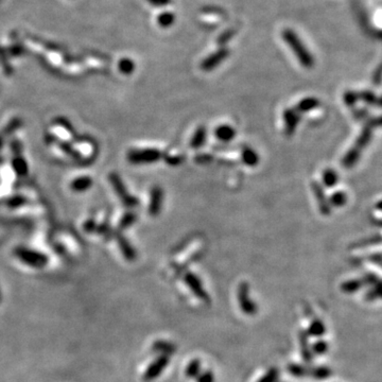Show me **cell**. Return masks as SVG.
Instances as JSON below:
<instances>
[{"label":"cell","mask_w":382,"mask_h":382,"mask_svg":"<svg viewBox=\"0 0 382 382\" xmlns=\"http://www.w3.org/2000/svg\"><path fill=\"white\" fill-rule=\"evenodd\" d=\"M359 98L363 99L364 101H367L368 103H370V104H376V102H377L376 96L374 95V93L371 92V91H364V92L360 93Z\"/></svg>","instance_id":"37"},{"label":"cell","mask_w":382,"mask_h":382,"mask_svg":"<svg viewBox=\"0 0 382 382\" xmlns=\"http://www.w3.org/2000/svg\"><path fill=\"white\" fill-rule=\"evenodd\" d=\"M215 135H216V137L218 140L222 141V142H229L235 138L236 131L232 125L222 124V125H219L217 127L216 131H215Z\"/></svg>","instance_id":"13"},{"label":"cell","mask_w":382,"mask_h":382,"mask_svg":"<svg viewBox=\"0 0 382 382\" xmlns=\"http://www.w3.org/2000/svg\"><path fill=\"white\" fill-rule=\"evenodd\" d=\"M307 334L313 337H322L325 334V326L320 320H314L310 324Z\"/></svg>","instance_id":"24"},{"label":"cell","mask_w":382,"mask_h":382,"mask_svg":"<svg viewBox=\"0 0 382 382\" xmlns=\"http://www.w3.org/2000/svg\"><path fill=\"white\" fill-rule=\"evenodd\" d=\"M359 96L357 95L356 92H353V91H346L345 95H344V102L346 103V105L348 106H352L354 105L357 100H358Z\"/></svg>","instance_id":"35"},{"label":"cell","mask_w":382,"mask_h":382,"mask_svg":"<svg viewBox=\"0 0 382 382\" xmlns=\"http://www.w3.org/2000/svg\"><path fill=\"white\" fill-rule=\"evenodd\" d=\"M300 345H301V352H302V356H303L304 360L307 361V362H310L312 359V353L309 348L307 331L302 330L300 333Z\"/></svg>","instance_id":"19"},{"label":"cell","mask_w":382,"mask_h":382,"mask_svg":"<svg viewBox=\"0 0 382 382\" xmlns=\"http://www.w3.org/2000/svg\"><path fill=\"white\" fill-rule=\"evenodd\" d=\"M13 168L15 170V172L18 175H25L28 172V166L27 164H25V161L20 157L14 158Z\"/></svg>","instance_id":"28"},{"label":"cell","mask_w":382,"mask_h":382,"mask_svg":"<svg viewBox=\"0 0 382 382\" xmlns=\"http://www.w3.org/2000/svg\"><path fill=\"white\" fill-rule=\"evenodd\" d=\"M327 350H328L327 343L324 341H319L313 345L311 352H313L314 354H317V355H323L327 352Z\"/></svg>","instance_id":"34"},{"label":"cell","mask_w":382,"mask_h":382,"mask_svg":"<svg viewBox=\"0 0 382 382\" xmlns=\"http://www.w3.org/2000/svg\"><path fill=\"white\" fill-rule=\"evenodd\" d=\"M175 15L172 12H163L158 15L157 22L161 28H169L174 23Z\"/></svg>","instance_id":"23"},{"label":"cell","mask_w":382,"mask_h":382,"mask_svg":"<svg viewBox=\"0 0 382 382\" xmlns=\"http://www.w3.org/2000/svg\"><path fill=\"white\" fill-rule=\"evenodd\" d=\"M16 257H18L24 265L30 266L32 268L41 269L47 266L48 258L44 254L32 251L24 248H17L15 250Z\"/></svg>","instance_id":"4"},{"label":"cell","mask_w":382,"mask_h":382,"mask_svg":"<svg viewBox=\"0 0 382 382\" xmlns=\"http://www.w3.org/2000/svg\"><path fill=\"white\" fill-rule=\"evenodd\" d=\"M311 187H312V191H313L314 195H316V199L318 201L321 214L324 215V216L330 215L331 205H330L328 199L326 198L324 189H323L322 185H320L318 182H312Z\"/></svg>","instance_id":"12"},{"label":"cell","mask_w":382,"mask_h":382,"mask_svg":"<svg viewBox=\"0 0 382 382\" xmlns=\"http://www.w3.org/2000/svg\"><path fill=\"white\" fill-rule=\"evenodd\" d=\"M309 375L317 379H325L330 376V371L327 368H317L309 370Z\"/></svg>","instance_id":"29"},{"label":"cell","mask_w":382,"mask_h":382,"mask_svg":"<svg viewBox=\"0 0 382 382\" xmlns=\"http://www.w3.org/2000/svg\"><path fill=\"white\" fill-rule=\"evenodd\" d=\"M184 279H185L186 285L190 288L191 292L195 296H197L199 300H201L203 302L209 301V296H208L207 292L205 291V289H204L200 278L197 275H194L193 273H190V272H188V273H186Z\"/></svg>","instance_id":"9"},{"label":"cell","mask_w":382,"mask_h":382,"mask_svg":"<svg viewBox=\"0 0 382 382\" xmlns=\"http://www.w3.org/2000/svg\"><path fill=\"white\" fill-rule=\"evenodd\" d=\"M91 184H92V181H91L90 177H88V176L79 177L71 183V189L73 191H78V192L85 191V190H87L88 188H90Z\"/></svg>","instance_id":"20"},{"label":"cell","mask_w":382,"mask_h":382,"mask_svg":"<svg viewBox=\"0 0 382 382\" xmlns=\"http://www.w3.org/2000/svg\"><path fill=\"white\" fill-rule=\"evenodd\" d=\"M147 1L156 6H166L172 2V0H147Z\"/></svg>","instance_id":"38"},{"label":"cell","mask_w":382,"mask_h":382,"mask_svg":"<svg viewBox=\"0 0 382 382\" xmlns=\"http://www.w3.org/2000/svg\"><path fill=\"white\" fill-rule=\"evenodd\" d=\"M108 177H109V182L112 183L116 193L118 194V197L120 198V200L123 203L124 206L135 207V206L138 205V203H139L138 200L132 197V195L129 193V191L126 190L125 186H124L123 182L121 181L120 176L116 173H110Z\"/></svg>","instance_id":"6"},{"label":"cell","mask_w":382,"mask_h":382,"mask_svg":"<svg viewBox=\"0 0 382 382\" xmlns=\"http://www.w3.org/2000/svg\"><path fill=\"white\" fill-rule=\"evenodd\" d=\"M20 202H21V199H19V198H15L14 200L10 201V206H13V207L18 206V205H20V204H19Z\"/></svg>","instance_id":"39"},{"label":"cell","mask_w":382,"mask_h":382,"mask_svg":"<svg viewBox=\"0 0 382 382\" xmlns=\"http://www.w3.org/2000/svg\"><path fill=\"white\" fill-rule=\"evenodd\" d=\"M201 361L199 359H193L187 365L185 370V375L188 378H197L201 374Z\"/></svg>","instance_id":"21"},{"label":"cell","mask_w":382,"mask_h":382,"mask_svg":"<svg viewBox=\"0 0 382 382\" xmlns=\"http://www.w3.org/2000/svg\"><path fill=\"white\" fill-rule=\"evenodd\" d=\"M377 126H382V117L374 118L373 120L369 121L364 125L362 132L359 135V137L357 138L354 144V147L346 153V155L343 158L342 164L345 168L353 167L357 161L359 160L362 151L364 150V148L368 147L369 142L372 139L374 129Z\"/></svg>","instance_id":"1"},{"label":"cell","mask_w":382,"mask_h":382,"mask_svg":"<svg viewBox=\"0 0 382 382\" xmlns=\"http://www.w3.org/2000/svg\"><path fill=\"white\" fill-rule=\"evenodd\" d=\"M198 382H215V375L211 371H205L197 377Z\"/></svg>","instance_id":"36"},{"label":"cell","mask_w":382,"mask_h":382,"mask_svg":"<svg viewBox=\"0 0 382 382\" xmlns=\"http://www.w3.org/2000/svg\"><path fill=\"white\" fill-rule=\"evenodd\" d=\"M241 158L243 163L249 167H255L259 163V156L256 153V151H254L252 148H249V147H245L242 150Z\"/></svg>","instance_id":"17"},{"label":"cell","mask_w":382,"mask_h":382,"mask_svg":"<svg viewBox=\"0 0 382 382\" xmlns=\"http://www.w3.org/2000/svg\"><path fill=\"white\" fill-rule=\"evenodd\" d=\"M361 283L359 280H351V282H346L342 285V290L346 293H352L356 290H358L360 288Z\"/></svg>","instance_id":"32"},{"label":"cell","mask_w":382,"mask_h":382,"mask_svg":"<svg viewBox=\"0 0 382 382\" xmlns=\"http://www.w3.org/2000/svg\"><path fill=\"white\" fill-rule=\"evenodd\" d=\"M163 154L157 149L146 148V149H134L127 153V159L131 164L143 165V164H153L158 161Z\"/></svg>","instance_id":"3"},{"label":"cell","mask_w":382,"mask_h":382,"mask_svg":"<svg viewBox=\"0 0 382 382\" xmlns=\"http://www.w3.org/2000/svg\"><path fill=\"white\" fill-rule=\"evenodd\" d=\"M136 218H137V217H136V215L134 214V212H127V214H125L122 217V219L120 221V225H119V226H120L121 229L129 227V226H131L135 222Z\"/></svg>","instance_id":"31"},{"label":"cell","mask_w":382,"mask_h":382,"mask_svg":"<svg viewBox=\"0 0 382 382\" xmlns=\"http://www.w3.org/2000/svg\"><path fill=\"white\" fill-rule=\"evenodd\" d=\"M168 363H169V357L160 355L158 358H156L149 365L146 372H144L142 376L143 381L150 382L152 380H155L157 377L160 376V374L165 371Z\"/></svg>","instance_id":"7"},{"label":"cell","mask_w":382,"mask_h":382,"mask_svg":"<svg viewBox=\"0 0 382 382\" xmlns=\"http://www.w3.org/2000/svg\"><path fill=\"white\" fill-rule=\"evenodd\" d=\"M347 202V195L343 191H336L330 197L329 203L331 206L335 207H342Z\"/></svg>","instance_id":"25"},{"label":"cell","mask_w":382,"mask_h":382,"mask_svg":"<svg viewBox=\"0 0 382 382\" xmlns=\"http://www.w3.org/2000/svg\"><path fill=\"white\" fill-rule=\"evenodd\" d=\"M283 37L287 44L291 47L292 51L296 57L299 58L300 63L304 66L310 68L313 66L314 61L312 55L309 53L308 49L304 46L300 37L296 35V33L291 29H285L283 31Z\"/></svg>","instance_id":"2"},{"label":"cell","mask_w":382,"mask_h":382,"mask_svg":"<svg viewBox=\"0 0 382 382\" xmlns=\"http://www.w3.org/2000/svg\"><path fill=\"white\" fill-rule=\"evenodd\" d=\"M320 106V100L313 97H308V98H304L303 100L300 101V103L296 105V109L299 110L300 113H307L310 112L312 109H316L317 107Z\"/></svg>","instance_id":"16"},{"label":"cell","mask_w":382,"mask_h":382,"mask_svg":"<svg viewBox=\"0 0 382 382\" xmlns=\"http://www.w3.org/2000/svg\"><path fill=\"white\" fill-rule=\"evenodd\" d=\"M301 121V113L296 108H287L284 112V122H285V133L287 136H291L297 125Z\"/></svg>","instance_id":"10"},{"label":"cell","mask_w":382,"mask_h":382,"mask_svg":"<svg viewBox=\"0 0 382 382\" xmlns=\"http://www.w3.org/2000/svg\"><path fill=\"white\" fill-rule=\"evenodd\" d=\"M152 350L156 353H159L160 355L169 357V355H172L175 353L176 347L172 343L167 342V341H161V340H159V341H156L154 344L152 345Z\"/></svg>","instance_id":"18"},{"label":"cell","mask_w":382,"mask_h":382,"mask_svg":"<svg viewBox=\"0 0 382 382\" xmlns=\"http://www.w3.org/2000/svg\"><path fill=\"white\" fill-rule=\"evenodd\" d=\"M164 202V191L158 186L153 187L150 195V204H149V214L153 217L159 215V212L163 208Z\"/></svg>","instance_id":"11"},{"label":"cell","mask_w":382,"mask_h":382,"mask_svg":"<svg viewBox=\"0 0 382 382\" xmlns=\"http://www.w3.org/2000/svg\"><path fill=\"white\" fill-rule=\"evenodd\" d=\"M1 296H2L1 295V290H0V302H1Z\"/></svg>","instance_id":"41"},{"label":"cell","mask_w":382,"mask_h":382,"mask_svg":"<svg viewBox=\"0 0 382 382\" xmlns=\"http://www.w3.org/2000/svg\"><path fill=\"white\" fill-rule=\"evenodd\" d=\"M288 371L290 372V374L294 377H304V376H309V370L306 369L303 365L300 364H290L288 367Z\"/></svg>","instance_id":"26"},{"label":"cell","mask_w":382,"mask_h":382,"mask_svg":"<svg viewBox=\"0 0 382 382\" xmlns=\"http://www.w3.org/2000/svg\"><path fill=\"white\" fill-rule=\"evenodd\" d=\"M207 138V131L205 126H199L197 131L194 132L192 138L190 140V147L192 149H200L206 142Z\"/></svg>","instance_id":"15"},{"label":"cell","mask_w":382,"mask_h":382,"mask_svg":"<svg viewBox=\"0 0 382 382\" xmlns=\"http://www.w3.org/2000/svg\"><path fill=\"white\" fill-rule=\"evenodd\" d=\"M229 51L225 47H220L216 52L208 55L204 61L201 63V69L203 71H211L214 70L217 66L222 63L224 59L228 56Z\"/></svg>","instance_id":"8"},{"label":"cell","mask_w":382,"mask_h":382,"mask_svg":"<svg viewBox=\"0 0 382 382\" xmlns=\"http://www.w3.org/2000/svg\"><path fill=\"white\" fill-rule=\"evenodd\" d=\"M323 176V184H324L326 187H328V188H330V187H334L337 183H338V180H339V176H338V173L335 171L334 169H326L324 172H323L322 174Z\"/></svg>","instance_id":"22"},{"label":"cell","mask_w":382,"mask_h":382,"mask_svg":"<svg viewBox=\"0 0 382 382\" xmlns=\"http://www.w3.org/2000/svg\"><path fill=\"white\" fill-rule=\"evenodd\" d=\"M119 70L124 74H131L135 70V64L130 58H122L118 64Z\"/></svg>","instance_id":"27"},{"label":"cell","mask_w":382,"mask_h":382,"mask_svg":"<svg viewBox=\"0 0 382 382\" xmlns=\"http://www.w3.org/2000/svg\"><path fill=\"white\" fill-rule=\"evenodd\" d=\"M376 104H378V105H380V106H382V97H381L380 99H377V102H376Z\"/></svg>","instance_id":"40"},{"label":"cell","mask_w":382,"mask_h":382,"mask_svg":"<svg viewBox=\"0 0 382 382\" xmlns=\"http://www.w3.org/2000/svg\"><path fill=\"white\" fill-rule=\"evenodd\" d=\"M238 302H239L240 309L246 316H255L257 313V305L251 300L250 296V286L248 283H241L238 287L237 291Z\"/></svg>","instance_id":"5"},{"label":"cell","mask_w":382,"mask_h":382,"mask_svg":"<svg viewBox=\"0 0 382 382\" xmlns=\"http://www.w3.org/2000/svg\"><path fill=\"white\" fill-rule=\"evenodd\" d=\"M117 240H118L119 246H120V250H121V253L124 256V258L129 261H133L136 258V252L132 248V245L130 244V242L127 241L122 235H118Z\"/></svg>","instance_id":"14"},{"label":"cell","mask_w":382,"mask_h":382,"mask_svg":"<svg viewBox=\"0 0 382 382\" xmlns=\"http://www.w3.org/2000/svg\"><path fill=\"white\" fill-rule=\"evenodd\" d=\"M278 379V370L273 368L269 370L257 382H276Z\"/></svg>","instance_id":"30"},{"label":"cell","mask_w":382,"mask_h":382,"mask_svg":"<svg viewBox=\"0 0 382 382\" xmlns=\"http://www.w3.org/2000/svg\"><path fill=\"white\" fill-rule=\"evenodd\" d=\"M235 35V30L233 29H229V30H226L225 32H223V34H221V35L218 37V45L219 46H223L224 44H226V42L232 39V37Z\"/></svg>","instance_id":"33"}]
</instances>
